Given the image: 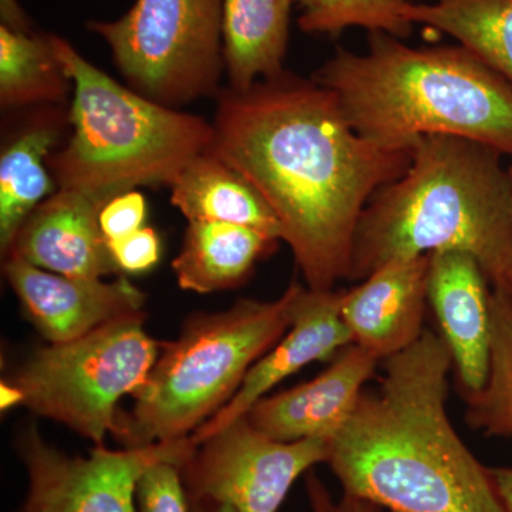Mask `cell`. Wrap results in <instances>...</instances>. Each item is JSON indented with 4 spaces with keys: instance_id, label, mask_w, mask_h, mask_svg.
I'll return each instance as SVG.
<instances>
[{
    "instance_id": "cell-14",
    "label": "cell",
    "mask_w": 512,
    "mask_h": 512,
    "mask_svg": "<svg viewBox=\"0 0 512 512\" xmlns=\"http://www.w3.org/2000/svg\"><path fill=\"white\" fill-rule=\"evenodd\" d=\"M429 303L456 370L461 396L484 386L490 366L491 285L470 254L430 255Z\"/></svg>"
},
{
    "instance_id": "cell-5",
    "label": "cell",
    "mask_w": 512,
    "mask_h": 512,
    "mask_svg": "<svg viewBox=\"0 0 512 512\" xmlns=\"http://www.w3.org/2000/svg\"><path fill=\"white\" fill-rule=\"evenodd\" d=\"M72 80V137L50 157L57 188L106 204L143 185H173L194 158L210 148L214 126L121 86L63 37L53 35Z\"/></svg>"
},
{
    "instance_id": "cell-10",
    "label": "cell",
    "mask_w": 512,
    "mask_h": 512,
    "mask_svg": "<svg viewBox=\"0 0 512 512\" xmlns=\"http://www.w3.org/2000/svg\"><path fill=\"white\" fill-rule=\"evenodd\" d=\"M328 454V440H274L244 416L198 444L180 468L191 500L278 512L296 480L326 463Z\"/></svg>"
},
{
    "instance_id": "cell-8",
    "label": "cell",
    "mask_w": 512,
    "mask_h": 512,
    "mask_svg": "<svg viewBox=\"0 0 512 512\" xmlns=\"http://www.w3.org/2000/svg\"><path fill=\"white\" fill-rule=\"evenodd\" d=\"M87 28L109 46L133 90L156 103L177 109L220 86L222 0H136L120 18Z\"/></svg>"
},
{
    "instance_id": "cell-13",
    "label": "cell",
    "mask_w": 512,
    "mask_h": 512,
    "mask_svg": "<svg viewBox=\"0 0 512 512\" xmlns=\"http://www.w3.org/2000/svg\"><path fill=\"white\" fill-rule=\"evenodd\" d=\"M380 363L379 357L352 343L315 379L264 397L245 416L265 436L285 443L332 439L355 410Z\"/></svg>"
},
{
    "instance_id": "cell-9",
    "label": "cell",
    "mask_w": 512,
    "mask_h": 512,
    "mask_svg": "<svg viewBox=\"0 0 512 512\" xmlns=\"http://www.w3.org/2000/svg\"><path fill=\"white\" fill-rule=\"evenodd\" d=\"M195 448L191 437H185L141 448L96 446L89 456H70L47 443L36 424H30L16 440L28 488L15 512H137L141 474L157 461L183 466Z\"/></svg>"
},
{
    "instance_id": "cell-31",
    "label": "cell",
    "mask_w": 512,
    "mask_h": 512,
    "mask_svg": "<svg viewBox=\"0 0 512 512\" xmlns=\"http://www.w3.org/2000/svg\"><path fill=\"white\" fill-rule=\"evenodd\" d=\"M191 512H237L231 505L211 500H191Z\"/></svg>"
},
{
    "instance_id": "cell-15",
    "label": "cell",
    "mask_w": 512,
    "mask_h": 512,
    "mask_svg": "<svg viewBox=\"0 0 512 512\" xmlns=\"http://www.w3.org/2000/svg\"><path fill=\"white\" fill-rule=\"evenodd\" d=\"M104 202L83 192L57 188L19 229L5 258L72 278L121 274L100 227Z\"/></svg>"
},
{
    "instance_id": "cell-23",
    "label": "cell",
    "mask_w": 512,
    "mask_h": 512,
    "mask_svg": "<svg viewBox=\"0 0 512 512\" xmlns=\"http://www.w3.org/2000/svg\"><path fill=\"white\" fill-rule=\"evenodd\" d=\"M490 366L484 386L461 396L470 429L512 444V288L491 289Z\"/></svg>"
},
{
    "instance_id": "cell-28",
    "label": "cell",
    "mask_w": 512,
    "mask_h": 512,
    "mask_svg": "<svg viewBox=\"0 0 512 512\" xmlns=\"http://www.w3.org/2000/svg\"><path fill=\"white\" fill-rule=\"evenodd\" d=\"M305 485L312 512H389L379 505L348 494H342V497L336 500L326 484L313 471H309L306 476Z\"/></svg>"
},
{
    "instance_id": "cell-29",
    "label": "cell",
    "mask_w": 512,
    "mask_h": 512,
    "mask_svg": "<svg viewBox=\"0 0 512 512\" xmlns=\"http://www.w3.org/2000/svg\"><path fill=\"white\" fill-rule=\"evenodd\" d=\"M0 25L15 30H33L32 22L18 0H0Z\"/></svg>"
},
{
    "instance_id": "cell-11",
    "label": "cell",
    "mask_w": 512,
    "mask_h": 512,
    "mask_svg": "<svg viewBox=\"0 0 512 512\" xmlns=\"http://www.w3.org/2000/svg\"><path fill=\"white\" fill-rule=\"evenodd\" d=\"M3 274L26 318L50 345L72 342L114 320L141 315L146 306V293L123 275L111 282L72 278L20 258L3 259Z\"/></svg>"
},
{
    "instance_id": "cell-32",
    "label": "cell",
    "mask_w": 512,
    "mask_h": 512,
    "mask_svg": "<svg viewBox=\"0 0 512 512\" xmlns=\"http://www.w3.org/2000/svg\"><path fill=\"white\" fill-rule=\"evenodd\" d=\"M508 170H510L511 181H512V164L510 165V167H508Z\"/></svg>"
},
{
    "instance_id": "cell-2",
    "label": "cell",
    "mask_w": 512,
    "mask_h": 512,
    "mask_svg": "<svg viewBox=\"0 0 512 512\" xmlns=\"http://www.w3.org/2000/svg\"><path fill=\"white\" fill-rule=\"evenodd\" d=\"M376 389L363 390L326 464L343 494L389 512H505L485 467L448 419L453 359L430 329L383 360Z\"/></svg>"
},
{
    "instance_id": "cell-18",
    "label": "cell",
    "mask_w": 512,
    "mask_h": 512,
    "mask_svg": "<svg viewBox=\"0 0 512 512\" xmlns=\"http://www.w3.org/2000/svg\"><path fill=\"white\" fill-rule=\"evenodd\" d=\"M278 245L276 239L228 222H188L183 248L173 269L185 291L211 293L244 284L256 262Z\"/></svg>"
},
{
    "instance_id": "cell-25",
    "label": "cell",
    "mask_w": 512,
    "mask_h": 512,
    "mask_svg": "<svg viewBox=\"0 0 512 512\" xmlns=\"http://www.w3.org/2000/svg\"><path fill=\"white\" fill-rule=\"evenodd\" d=\"M181 464L157 461L141 474L136 487L137 512H191Z\"/></svg>"
},
{
    "instance_id": "cell-22",
    "label": "cell",
    "mask_w": 512,
    "mask_h": 512,
    "mask_svg": "<svg viewBox=\"0 0 512 512\" xmlns=\"http://www.w3.org/2000/svg\"><path fill=\"white\" fill-rule=\"evenodd\" d=\"M72 80L60 63L53 35L0 25L2 109L62 103Z\"/></svg>"
},
{
    "instance_id": "cell-4",
    "label": "cell",
    "mask_w": 512,
    "mask_h": 512,
    "mask_svg": "<svg viewBox=\"0 0 512 512\" xmlns=\"http://www.w3.org/2000/svg\"><path fill=\"white\" fill-rule=\"evenodd\" d=\"M362 55L339 47L313 80L360 136L394 150L421 137L466 138L512 158V83L466 47H412L370 32Z\"/></svg>"
},
{
    "instance_id": "cell-16",
    "label": "cell",
    "mask_w": 512,
    "mask_h": 512,
    "mask_svg": "<svg viewBox=\"0 0 512 512\" xmlns=\"http://www.w3.org/2000/svg\"><path fill=\"white\" fill-rule=\"evenodd\" d=\"M430 255L399 259L345 291L342 316L352 343L380 360L412 346L424 332Z\"/></svg>"
},
{
    "instance_id": "cell-3",
    "label": "cell",
    "mask_w": 512,
    "mask_h": 512,
    "mask_svg": "<svg viewBox=\"0 0 512 512\" xmlns=\"http://www.w3.org/2000/svg\"><path fill=\"white\" fill-rule=\"evenodd\" d=\"M460 251L491 289L512 288V181L503 156L466 138L421 137L402 177L367 202L348 281L399 259Z\"/></svg>"
},
{
    "instance_id": "cell-19",
    "label": "cell",
    "mask_w": 512,
    "mask_h": 512,
    "mask_svg": "<svg viewBox=\"0 0 512 512\" xmlns=\"http://www.w3.org/2000/svg\"><path fill=\"white\" fill-rule=\"evenodd\" d=\"M171 204L192 221L228 222L281 241L274 212L251 184L220 158L205 151L171 185Z\"/></svg>"
},
{
    "instance_id": "cell-1",
    "label": "cell",
    "mask_w": 512,
    "mask_h": 512,
    "mask_svg": "<svg viewBox=\"0 0 512 512\" xmlns=\"http://www.w3.org/2000/svg\"><path fill=\"white\" fill-rule=\"evenodd\" d=\"M208 153L241 174L274 212L309 289L348 279L367 202L402 177L412 150L360 136L333 93L284 73L218 97Z\"/></svg>"
},
{
    "instance_id": "cell-27",
    "label": "cell",
    "mask_w": 512,
    "mask_h": 512,
    "mask_svg": "<svg viewBox=\"0 0 512 512\" xmlns=\"http://www.w3.org/2000/svg\"><path fill=\"white\" fill-rule=\"evenodd\" d=\"M147 204L143 194L128 191L116 195L104 204L100 212V227L107 242L116 241L144 227Z\"/></svg>"
},
{
    "instance_id": "cell-17",
    "label": "cell",
    "mask_w": 512,
    "mask_h": 512,
    "mask_svg": "<svg viewBox=\"0 0 512 512\" xmlns=\"http://www.w3.org/2000/svg\"><path fill=\"white\" fill-rule=\"evenodd\" d=\"M292 0H222L229 89L245 92L285 73Z\"/></svg>"
},
{
    "instance_id": "cell-24",
    "label": "cell",
    "mask_w": 512,
    "mask_h": 512,
    "mask_svg": "<svg viewBox=\"0 0 512 512\" xmlns=\"http://www.w3.org/2000/svg\"><path fill=\"white\" fill-rule=\"evenodd\" d=\"M303 13L299 29L316 35H339L349 28L384 32L406 39L413 23L406 16L410 0H296Z\"/></svg>"
},
{
    "instance_id": "cell-26",
    "label": "cell",
    "mask_w": 512,
    "mask_h": 512,
    "mask_svg": "<svg viewBox=\"0 0 512 512\" xmlns=\"http://www.w3.org/2000/svg\"><path fill=\"white\" fill-rule=\"evenodd\" d=\"M121 274H144L158 264L161 241L156 229L143 227L133 234L109 242Z\"/></svg>"
},
{
    "instance_id": "cell-20",
    "label": "cell",
    "mask_w": 512,
    "mask_h": 512,
    "mask_svg": "<svg viewBox=\"0 0 512 512\" xmlns=\"http://www.w3.org/2000/svg\"><path fill=\"white\" fill-rule=\"evenodd\" d=\"M63 124L49 116L26 127L0 156V248L6 254L33 211L52 197L55 178L47 173L50 151L59 144Z\"/></svg>"
},
{
    "instance_id": "cell-21",
    "label": "cell",
    "mask_w": 512,
    "mask_h": 512,
    "mask_svg": "<svg viewBox=\"0 0 512 512\" xmlns=\"http://www.w3.org/2000/svg\"><path fill=\"white\" fill-rule=\"evenodd\" d=\"M406 16L453 37L512 83V0L410 2Z\"/></svg>"
},
{
    "instance_id": "cell-30",
    "label": "cell",
    "mask_w": 512,
    "mask_h": 512,
    "mask_svg": "<svg viewBox=\"0 0 512 512\" xmlns=\"http://www.w3.org/2000/svg\"><path fill=\"white\" fill-rule=\"evenodd\" d=\"M490 474L505 512H512V468L491 467Z\"/></svg>"
},
{
    "instance_id": "cell-12",
    "label": "cell",
    "mask_w": 512,
    "mask_h": 512,
    "mask_svg": "<svg viewBox=\"0 0 512 512\" xmlns=\"http://www.w3.org/2000/svg\"><path fill=\"white\" fill-rule=\"evenodd\" d=\"M343 298L345 291H313L302 286L288 332L251 367L238 392L220 412L191 434L192 443L198 446L244 417L269 390L293 373L313 362L333 359L340 350L352 345L342 316Z\"/></svg>"
},
{
    "instance_id": "cell-6",
    "label": "cell",
    "mask_w": 512,
    "mask_h": 512,
    "mask_svg": "<svg viewBox=\"0 0 512 512\" xmlns=\"http://www.w3.org/2000/svg\"><path fill=\"white\" fill-rule=\"evenodd\" d=\"M302 286L292 282L272 302L242 299L228 311L198 313L180 338L161 343L131 412L113 429L121 448H141L190 437L238 392L251 367L288 332Z\"/></svg>"
},
{
    "instance_id": "cell-7",
    "label": "cell",
    "mask_w": 512,
    "mask_h": 512,
    "mask_svg": "<svg viewBox=\"0 0 512 512\" xmlns=\"http://www.w3.org/2000/svg\"><path fill=\"white\" fill-rule=\"evenodd\" d=\"M146 315L127 316L72 342L37 350L8 382L22 406L104 446L117 404L146 384L161 343L144 329Z\"/></svg>"
}]
</instances>
